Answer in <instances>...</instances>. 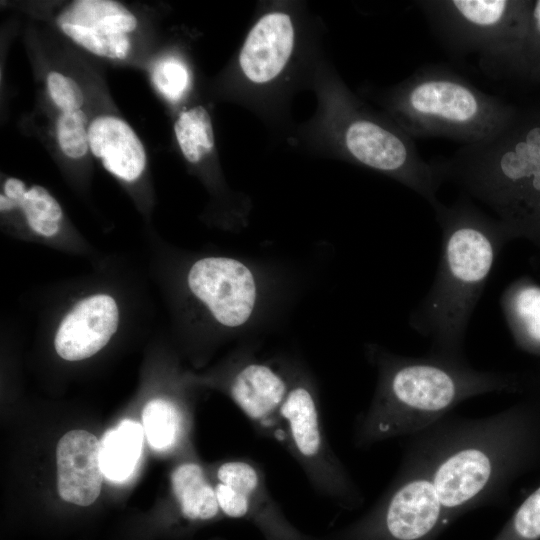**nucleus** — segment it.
Returning <instances> with one entry per match:
<instances>
[{"label":"nucleus","mask_w":540,"mask_h":540,"mask_svg":"<svg viewBox=\"0 0 540 540\" xmlns=\"http://www.w3.org/2000/svg\"><path fill=\"white\" fill-rule=\"evenodd\" d=\"M47 87L53 102L62 112L79 110L84 102L78 84L59 72L52 71L48 74Z\"/></svg>","instance_id":"obj_27"},{"label":"nucleus","mask_w":540,"mask_h":540,"mask_svg":"<svg viewBox=\"0 0 540 540\" xmlns=\"http://www.w3.org/2000/svg\"><path fill=\"white\" fill-rule=\"evenodd\" d=\"M60 29L95 55L124 59L130 50L128 34L137 19L124 5L112 0H77L57 17Z\"/></svg>","instance_id":"obj_10"},{"label":"nucleus","mask_w":540,"mask_h":540,"mask_svg":"<svg viewBox=\"0 0 540 540\" xmlns=\"http://www.w3.org/2000/svg\"><path fill=\"white\" fill-rule=\"evenodd\" d=\"M534 81H538V82H540V72H539V73L537 74V76H536V78H535V80H534Z\"/></svg>","instance_id":"obj_29"},{"label":"nucleus","mask_w":540,"mask_h":540,"mask_svg":"<svg viewBox=\"0 0 540 540\" xmlns=\"http://www.w3.org/2000/svg\"><path fill=\"white\" fill-rule=\"evenodd\" d=\"M417 5L454 53L479 55L485 70L513 75L529 0H427Z\"/></svg>","instance_id":"obj_6"},{"label":"nucleus","mask_w":540,"mask_h":540,"mask_svg":"<svg viewBox=\"0 0 540 540\" xmlns=\"http://www.w3.org/2000/svg\"><path fill=\"white\" fill-rule=\"evenodd\" d=\"M87 116L79 109L62 112L57 120V140L61 151L69 158H82L89 149Z\"/></svg>","instance_id":"obj_25"},{"label":"nucleus","mask_w":540,"mask_h":540,"mask_svg":"<svg viewBox=\"0 0 540 540\" xmlns=\"http://www.w3.org/2000/svg\"><path fill=\"white\" fill-rule=\"evenodd\" d=\"M30 228L45 237H52L59 231V221L63 212L56 199L43 187L32 186L17 203Z\"/></svg>","instance_id":"obj_22"},{"label":"nucleus","mask_w":540,"mask_h":540,"mask_svg":"<svg viewBox=\"0 0 540 540\" xmlns=\"http://www.w3.org/2000/svg\"><path fill=\"white\" fill-rule=\"evenodd\" d=\"M142 426L150 446L164 451L174 447L182 437L184 417L172 401L152 399L142 411Z\"/></svg>","instance_id":"obj_20"},{"label":"nucleus","mask_w":540,"mask_h":540,"mask_svg":"<svg viewBox=\"0 0 540 540\" xmlns=\"http://www.w3.org/2000/svg\"><path fill=\"white\" fill-rule=\"evenodd\" d=\"M174 131L181 152L190 163L199 162L214 147L211 118L202 106L183 111L174 124Z\"/></svg>","instance_id":"obj_21"},{"label":"nucleus","mask_w":540,"mask_h":540,"mask_svg":"<svg viewBox=\"0 0 540 540\" xmlns=\"http://www.w3.org/2000/svg\"><path fill=\"white\" fill-rule=\"evenodd\" d=\"M434 164L443 181L487 205L512 239L540 248V106L519 108L497 136Z\"/></svg>","instance_id":"obj_4"},{"label":"nucleus","mask_w":540,"mask_h":540,"mask_svg":"<svg viewBox=\"0 0 540 540\" xmlns=\"http://www.w3.org/2000/svg\"><path fill=\"white\" fill-rule=\"evenodd\" d=\"M57 489L60 497L79 506L91 505L103 480L100 442L86 430H72L56 448Z\"/></svg>","instance_id":"obj_14"},{"label":"nucleus","mask_w":540,"mask_h":540,"mask_svg":"<svg viewBox=\"0 0 540 540\" xmlns=\"http://www.w3.org/2000/svg\"><path fill=\"white\" fill-rule=\"evenodd\" d=\"M119 310L114 298L96 294L80 300L61 321L54 339L57 354L68 361L89 358L116 332Z\"/></svg>","instance_id":"obj_12"},{"label":"nucleus","mask_w":540,"mask_h":540,"mask_svg":"<svg viewBox=\"0 0 540 540\" xmlns=\"http://www.w3.org/2000/svg\"><path fill=\"white\" fill-rule=\"evenodd\" d=\"M188 286L222 325L237 328L246 324L255 309L258 289L254 274L239 260L206 257L188 272Z\"/></svg>","instance_id":"obj_9"},{"label":"nucleus","mask_w":540,"mask_h":540,"mask_svg":"<svg viewBox=\"0 0 540 540\" xmlns=\"http://www.w3.org/2000/svg\"><path fill=\"white\" fill-rule=\"evenodd\" d=\"M143 435V426L129 419L105 432L100 440V458L107 479L123 482L131 476L141 455Z\"/></svg>","instance_id":"obj_19"},{"label":"nucleus","mask_w":540,"mask_h":540,"mask_svg":"<svg viewBox=\"0 0 540 540\" xmlns=\"http://www.w3.org/2000/svg\"><path fill=\"white\" fill-rule=\"evenodd\" d=\"M391 110L413 139L445 137L473 145L500 134L519 108L479 90L450 69L428 65L393 91Z\"/></svg>","instance_id":"obj_5"},{"label":"nucleus","mask_w":540,"mask_h":540,"mask_svg":"<svg viewBox=\"0 0 540 540\" xmlns=\"http://www.w3.org/2000/svg\"><path fill=\"white\" fill-rule=\"evenodd\" d=\"M172 491L180 513L188 521H209L221 513L214 487L200 465L192 462L177 466L171 475Z\"/></svg>","instance_id":"obj_18"},{"label":"nucleus","mask_w":540,"mask_h":540,"mask_svg":"<svg viewBox=\"0 0 540 540\" xmlns=\"http://www.w3.org/2000/svg\"><path fill=\"white\" fill-rule=\"evenodd\" d=\"M540 72V0H529L525 35L514 76L534 81Z\"/></svg>","instance_id":"obj_24"},{"label":"nucleus","mask_w":540,"mask_h":540,"mask_svg":"<svg viewBox=\"0 0 540 540\" xmlns=\"http://www.w3.org/2000/svg\"><path fill=\"white\" fill-rule=\"evenodd\" d=\"M500 304L518 348L540 357V285L518 278L506 287Z\"/></svg>","instance_id":"obj_17"},{"label":"nucleus","mask_w":540,"mask_h":540,"mask_svg":"<svg viewBox=\"0 0 540 540\" xmlns=\"http://www.w3.org/2000/svg\"><path fill=\"white\" fill-rule=\"evenodd\" d=\"M289 389V379L270 365L244 360L233 374L228 393L234 403L261 433L283 445L280 409Z\"/></svg>","instance_id":"obj_11"},{"label":"nucleus","mask_w":540,"mask_h":540,"mask_svg":"<svg viewBox=\"0 0 540 540\" xmlns=\"http://www.w3.org/2000/svg\"><path fill=\"white\" fill-rule=\"evenodd\" d=\"M294 46V28L288 14L262 16L247 35L239 55L243 74L263 84L276 78L287 64Z\"/></svg>","instance_id":"obj_15"},{"label":"nucleus","mask_w":540,"mask_h":540,"mask_svg":"<svg viewBox=\"0 0 540 540\" xmlns=\"http://www.w3.org/2000/svg\"><path fill=\"white\" fill-rule=\"evenodd\" d=\"M493 540H540V485L517 507Z\"/></svg>","instance_id":"obj_23"},{"label":"nucleus","mask_w":540,"mask_h":540,"mask_svg":"<svg viewBox=\"0 0 540 540\" xmlns=\"http://www.w3.org/2000/svg\"><path fill=\"white\" fill-rule=\"evenodd\" d=\"M89 149L110 173L132 182L146 165V152L134 130L124 120L100 116L88 126Z\"/></svg>","instance_id":"obj_16"},{"label":"nucleus","mask_w":540,"mask_h":540,"mask_svg":"<svg viewBox=\"0 0 540 540\" xmlns=\"http://www.w3.org/2000/svg\"><path fill=\"white\" fill-rule=\"evenodd\" d=\"M447 526L427 464L410 447L378 502L355 522L319 540H435Z\"/></svg>","instance_id":"obj_7"},{"label":"nucleus","mask_w":540,"mask_h":540,"mask_svg":"<svg viewBox=\"0 0 540 540\" xmlns=\"http://www.w3.org/2000/svg\"><path fill=\"white\" fill-rule=\"evenodd\" d=\"M152 79L156 88L170 101H178L190 83L187 67L175 58L160 61L153 70Z\"/></svg>","instance_id":"obj_26"},{"label":"nucleus","mask_w":540,"mask_h":540,"mask_svg":"<svg viewBox=\"0 0 540 540\" xmlns=\"http://www.w3.org/2000/svg\"><path fill=\"white\" fill-rule=\"evenodd\" d=\"M431 206L442 232L441 257L435 280L410 324L431 341L430 354L465 360L470 317L499 253L512 237L496 218L466 198Z\"/></svg>","instance_id":"obj_3"},{"label":"nucleus","mask_w":540,"mask_h":540,"mask_svg":"<svg viewBox=\"0 0 540 540\" xmlns=\"http://www.w3.org/2000/svg\"><path fill=\"white\" fill-rule=\"evenodd\" d=\"M368 352L377 367L378 382L368 409L356 423L354 442L359 448L417 435L472 397L522 388L514 374L478 370L465 360L434 354L401 356L375 345Z\"/></svg>","instance_id":"obj_2"},{"label":"nucleus","mask_w":540,"mask_h":540,"mask_svg":"<svg viewBox=\"0 0 540 540\" xmlns=\"http://www.w3.org/2000/svg\"><path fill=\"white\" fill-rule=\"evenodd\" d=\"M216 480L241 491L247 501V522L264 540H319L294 526L270 495L263 473L251 461L230 460L220 464Z\"/></svg>","instance_id":"obj_13"},{"label":"nucleus","mask_w":540,"mask_h":540,"mask_svg":"<svg viewBox=\"0 0 540 540\" xmlns=\"http://www.w3.org/2000/svg\"><path fill=\"white\" fill-rule=\"evenodd\" d=\"M449 525L464 513L501 502L512 483L540 458V403L497 414L440 421L416 435Z\"/></svg>","instance_id":"obj_1"},{"label":"nucleus","mask_w":540,"mask_h":540,"mask_svg":"<svg viewBox=\"0 0 540 540\" xmlns=\"http://www.w3.org/2000/svg\"><path fill=\"white\" fill-rule=\"evenodd\" d=\"M288 379L289 389L280 409L283 445L320 494L344 509L356 508L363 496L325 438L312 386L300 376Z\"/></svg>","instance_id":"obj_8"},{"label":"nucleus","mask_w":540,"mask_h":540,"mask_svg":"<svg viewBox=\"0 0 540 540\" xmlns=\"http://www.w3.org/2000/svg\"><path fill=\"white\" fill-rule=\"evenodd\" d=\"M26 191L24 182L17 178H9L4 184V195L12 201L14 209Z\"/></svg>","instance_id":"obj_28"}]
</instances>
